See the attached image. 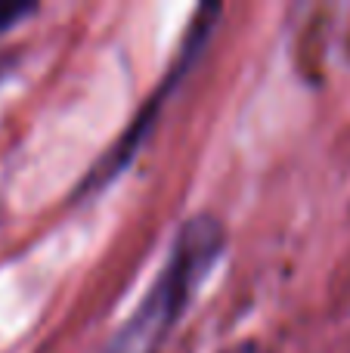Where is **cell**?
<instances>
[{
  "label": "cell",
  "instance_id": "1",
  "mask_svg": "<svg viewBox=\"0 0 350 353\" xmlns=\"http://www.w3.org/2000/svg\"><path fill=\"white\" fill-rule=\"evenodd\" d=\"M223 239L227 236H223L220 220L208 217V214H198L189 223H183L152 292L136 307L134 316L124 323V329L112 338L109 353H152L158 347L161 338L183 316L186 304L192 301L196 288L202 285L211 263L220 257Z\"/></svg>",
  "mask_w": 350,
  "mask_h": 353
},
{
  "label": "cell",
  "instance_id": "2",
  "mask_svg": "<svg viewBox=\"0 0 350 353\" xmlns=\"http://www.w3.org/2000/svg\"><path fill=\"white\" fill-rule=\"evenodd\" d=\"M28 12V6L25 3H10V6H0V25H6L10 19H16V16H25Z\"/></svg>",
  "mask_w": 350,
  "mask_h": 353
}]
</instances>
